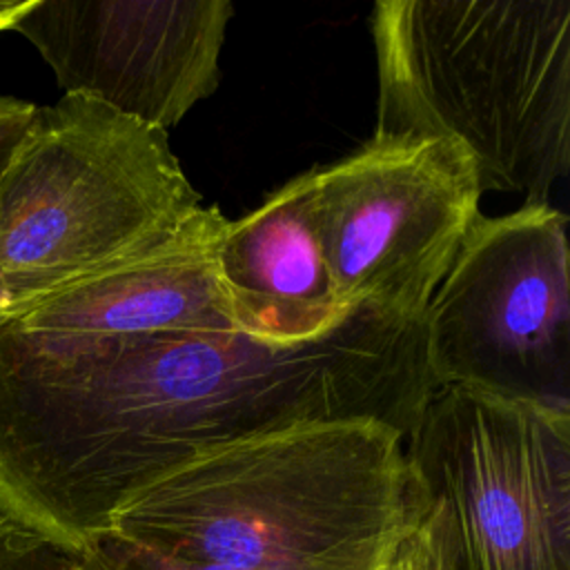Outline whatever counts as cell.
I'll return each mask as SVG.
<instances>
[{
    "label": "cell",
    "instance_id": "1",
    "mask_svg": "<svg viewBox=\"0 0 570 570\" xmlns=\"http://www.w3.org/2000/svg\"><path fill=\"white\" fill-rule=\"evenodd\" d=\"M436 390L423 321L372 305L294 345L243 332L67 341L0 325V514L73 550L232 443L332 421L405 439Z\"/></svg>",
    "mask_w": 570,
    "mask_h": 570
},
{
    "label": "cell",
    "instance_id": "2",
    "mask_svg": "<svg viewBox=\"0 0 570 570\" xmlns=\"http://www.w3.org/2000/svg\"><path fill=\"white\" fill-rule=\"evenodd\" d=\"M423 510L396 428L332 421L207 452L131 497L100 537L200 570H379Z\"/></svg>",
    "mask_w": 570,
    "mask_h": 570
},
{
    "label": "cell",
    "instance_id": "3",
    "mask_svg": "<svg viewBox=\"0 0 570 570\" xmlns=\"http://www.w3.org/2000/svg\"><path fill=\"white\" fill-rule=\"evenodd\" d=\"M374 138H445L481 191L548 196L570 171V0H381Z\"/></svg>",
    "mask_w": 570,
    "mask_h": 570
},
{
    "label": "cell",
    "instance_id": "4",
    "mask_svg": "<svg viewBox=\"0 0 570 570\" xmlns=\"http://www.w3.org/2000/svg\"><path fill=\"white\" fill-rule=\"evenodd\" d=\"M167 131L65 94L0 174V325L167 240L200 209Z\"/></svg>",
    "mask_w": 570,
    "mask_h": 570
},
{
    "label": "cell",
    "instance_id": "5",
    "mask_svg": "<svg viewBox=\"0 0 570 570\" xmlns=\"http://www.w3.org/2000/svg\"><path fill=\"white\" fill-rule=\"evenodd\" d=\"M568 218L550 203L472 223L425 316L432 383L570 414Z\"/></svg>",
    "mask_w": 570,
    "mask_h": 570
},
{
    "label": "cell",
    "instance_id": "6",
    "mask_svg": "<svg viewBox=\"0 0 570 570\" xmlns=\"http://www.w3.org/2000/svg\"><path fill=\"white\" fill-rule=\"evenodd\" d=\"M405 452L461 570H570V414L443 385Z\"/></svg>",
    "mask_w": 570,
    "mask_h": 570
},
{
    "label": "cell",
    "instance_id": "7",
    "mask_svg": "<svg viewBox=\"0 0 570 570\" xmlns=\"http://www.w3.org/2000/svg\"><path fill=\"white\" fill-rule=\"evenodd\" d=\"M472 158L445 138H374L314 167V216L338 305L423 321L479 218Z\"/></svg>",
    "mask_w": 570,
    "mask_h": 570
},
{
    "label": "cell",
    "instance_id": "8",
    "mask_svg": "<svg viewBox=\"0 0 570 570\" xmlns=\"http://www.w3.org/2000/svg\"><path fill=\"white\" fill-rule=\"evenodd\" d=\"M227 0H31L13 24L65 94L160 131L218 87Z\"/></svg>",
    "mask_w": 570,
    "mask_h": 570
},
{
    "label": "cell",
    "instance_id": "9",
    "mask_svg": "<svg viewBox=\"0 0 570 570\" xmlns=\"http://www.w3.org/2000/svg\"><path fill=\"white\" fill-rule=\"evenodd\" d=\"M227 223L216 205L200 207L167 240L53 292L7 323L67 341L240 332L216 272Z\"/></svg>",
    "mask_w": 570,
    "mask_h": 570
},
{
    "label": "cell",
    "instance_id": "10",
    "mask_svg": "<svg viewBox=\"0 0 570 570\" xmlns=\"http://www.w3.org/2000/svg\"><path fill=\"white\" fill-rule=\"evenodd\" d=\"M216 272L243 334L294 345L312 341L350 312L338 305L314 216V169L229 220Z\"/></svg>",
    "mask_w": 570,
    "mask_h": 570
},
{
    "label": "cell",
    "instance_id": "11",
    "mask_svg": "<svg viewBox=\"0 0 570 570\" xmlns=\"http://www.w3.org/2000/svg\"><path fill=\"white\" fill-rule=\"evenodd\" d=\"M379 570H461L445 512L430 499Z\"/></svg>",
    "mask_w": 570,
    "mask_h": 570
},
{
    "label": "cell",
    "instance_id": "12",
    "mask_svg": "<svg viewBox=\"0 0 570 570\" xmlns=\"http://www.w3.org/2000/svg\"><path fill=\"white\" fill-rule=\"evenodd\" d=\"M0 570H91L80 550L0 514Z\"/></svg>",
    "mask_w": 570,
    "mask_h": 570
},
{
    "label": "cell",
    "instance_id": "13",
    "mask_svg": "<svg viewBox=\"0 0 570 570\" xmlns=\"http://www.w3.org/2000/svg\"><path fill=\"white\" fill-rule=\"evenodd\" d=\"M36 114V105L0 94V174L22 140Z\"/></svg>",
    "mask_w": 570,
    "mask_h": 570
},
{
    "label": "cell",
    "instance_id": "14",
    "mask_svg": "<svg viewBox=\"0 0 570 570\" xmlns=\"http://www.w3.org/2000/svg\"><path fill=\"white\" fill-rule=\"evenodd\" d=\"M31 0H0V31L13 29L18 18L29 9Z\"/></svg>",
    "mask_w": 570,
    "mask_h": 570
}]
</instances>
